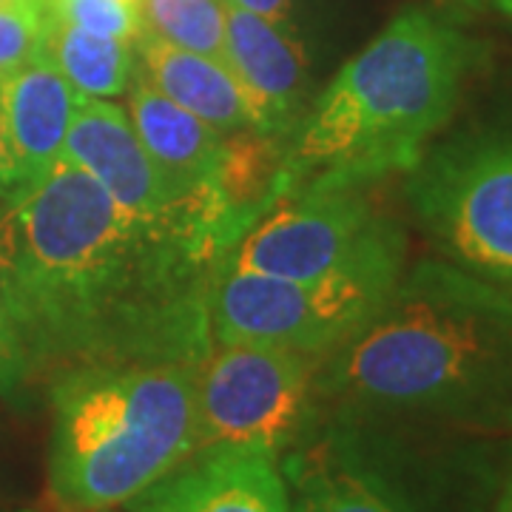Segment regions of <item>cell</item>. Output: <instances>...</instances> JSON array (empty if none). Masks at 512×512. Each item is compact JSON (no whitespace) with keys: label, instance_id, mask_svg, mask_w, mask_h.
<instances>
[{"label":"cell","instance_id":"5","mask_svg":"<svg viewBox=\"0 0 512 512\" xmlns=\"http://www.w3.org/2000/svg\"><path fill=\"white\" fill-rule=\"evenodd\" d=\"M495 439L316 407L279 456L291 512H498Z\"/></svg>","mask_w":512,"mask_h":512},{"label":"cell","instance_id":"19","mask_svg":"<svg viewBox=\"0 0 512 512\" xmlns=\"http://www.w3.org/2000/svg\"><path fill=\"white\" fill-rule=\"evenodd\" d=\"M46 26V0H12L0 6V77L32 60Z\"/></svg>","mask_w":512,"mask_h":512},{"label":"cell","instance_id":"7","mask_svg":"<svg viewBox=\"0 0 512 512\" xmlns=\"http://www.w3.org/2000/svg\"><path fill=\"white\" fill-rule=\"evenodd\" d=\"M407 200L447 262L512 288V131L427 148L407 171Z\"/></svg>","mask_w":512,"mask_h":512},{"label":"cell","instance_id":"14","mask_svg":"<svg viewBox=\"0 0 512 512\" xmlns=\"http://www.w3.org/2000/svg\"><path fill=\"white\" fill-rule=\"evenodd\" d=\"M126 94L128 120L137 131L140 143L154 157V163L188 191L222 202L220 171L225 163V151H228V134L208 126L205 120L185 111L183 106L171 103L165 94L146 83L137 69Z\"/></svg>","mask_w":512,"mask_h":512},{"label":"cell","instance_id":"27","mask_svg":"<svg viewBox=\"0 0 512 512\" xmlns=\"http://www.w3.org/2000/svg\"><path fill=\"white\" fill-rule=\"evenodd\" d=\"M114 512H120V510H114Z\"/></svg>","mask_w":512,"mask_h":512},{"label":"cell","instance_id":"8","mask_svg":"<svg viewBox=\"0 0 512 512\" xmlns=\"http://www.w3.org/2000/svg\"><path fill=\"white\" fill-rule=\"evenodd\" d=\"M387 256H407L402 225L379 211L365 188H328L265 202L220 265L279 279H316Z\"/></svg>","mask_w":512,"mask_h":512},{"label":"cell","instance_id":"26","mask_svg":"<svg viewBox=\"0 0 512 512\" xmlns=\"http://www.w3.org/2000/svg\"><path fill=\"white\" fill-rule=\"evenodd\" d=\"M6 3H12V0H0V6H6Z\"/></svg>","mask_w":512,"mask_h":512},{"label":"cell","instance_id":"9","mask_svg":"<svg viewBox=\"0 0 512 512\" xmlns=\"http://www.w3.org/2000/svg\"><path fill=\"white\" fill-rule=\"evenodd\" d=\"M325 356L248 342H214L197 382V450L259 447L282 456L316 416Z\"/></svg>","mask_w":512,"mask_h":512},{"label":"cell","instance_id":"18","mask_svg":"<svg viewBox=\"0 0 512 512\" xmlns=\"http://www.w3.org/2000/svg\"><path fill=\"white\" fill-rule=\"evenodd\" d=\"M46 12L92 35L134 43L140 18L134 0H46Z\"/></svg>","mask_w":512,"mask_h":512},{"label":"cell","instance_id":"24","mask_svg":"<svg viewBox=\"0 0 512 512\" xmlns=\"http://www.w3.org/2000/svg\"><path fill=\"white\" fill-rule=\"evenodd\" d=\"M461 3H467V6H478L481 0H461Z\"/></svg>","mask_w":512,"mask_h":512},{"label":"cell","instance_id":"3","mask_svg":"<svg viewBox=\"0 0 512 512\" xmlns=\"http://www.w3.org/2000/svg\"><path fill=\"white\" fill-rule=\"evenodd\" d=\"M476 43L427 9H404L336 72L282 151L271 200L367 188L407 174L456 114Z\"/></svg>","mask_w":512,"mask_h":512},{"label":"cell","instance_id":"15","mask_svg":"<svg viewBox=\"0 0 512 512\" xmlns=\"http://www.w3.org/2000/svg\"><path fill=\"white\" fill-rule=\"evenodd\" d=\"M134 46L140 60L137 74L171 103L197 114L222 134L254 131L245 94L225 60L185 52L148 35H137Z\"/></svg>","mask_w":512,"mask_h":512},{"label":"cell","instance_id":"10","mask_svg":"<svg viewBox=\"0 0 512 512\" xmlns=\"http://www.w3.org/2000/svg\"><path fill=\"white\" fill-rule=\"evenodd\" d=\"M63 160L103 185L128 214L202 239L222 256L239 237V225L220 200L188 191L171 180L140 143L128 114L109 100L80 97Z\"/></svg>","mask_w":512,"mask_h":512},{"label":"cell","instance_id":"22","mask_svg":"<svg viewBox=\"0 0 512 512\" xmlns=\"http://www.w3.org/2000/svg\"><path fill=\"white\" fill-rule=\"evenodd\" d=\"M498 512H512V453L507 456V467H504V478H501Z\"/></svg>","mask_w":512,"mask_h":512},{"label":"cell","instance_id":"2","mask_svg":"<svg viewBox=\"0 0 512 512\" xmlns=\"http://www.w3.org/2000/svg\"><path fill=\"white\" fill-rule=\"evenodd\" d=\"M316 402L510 439L512 293L447 259H424L325 356Z\"/></svg>","mask_w":512,"mask_h":512},{"label":"cell","instance_id":"4","mask_svg":"<svg viewBox=\"0 0 512 512\" xmlns=\"http://www.w3.org/2000/svg\"><path fill=\"white\" fill-rule=\"evenodd\" d=\"M200 365L106 362L49 376L52 507L123 510L194 456Z\"/></svg>","mask_w":512,"mask_h":512},{"label":"cell","instance_id":"25","mask_svg":"<svg viewBox=\"0 0 512 512\" xmlns=\"http://www.w3.org/2000/svg\"><path fill=\"white\" fill-rule=\"evenodd\" d=\"M0 512H35V510H0Z\"/></svg>","mask_w":512,"mask_h":512},{"label":"cell","instance_id":"21","mask_svg":"<svg viewBox=\"0 0 512 512\" xmlns=\"http://www.w3.org/2000/svg\"><path fill=\"white\" fill-rule=\"evenodd\" d=\"M225 3L259 18L274 20V23H288V15H291V0H225Z\"/></svg>","mask_w":512,"mask_h":512},{"label":"cell","instance_id":"11","mask_svg":"<svg viewBox=\"0 0 512 512\" xmlns=\"http://www.w3.org/2000/svg\"><path fill=\"white\" fill-rule=\"evenodd\" d=\"M80 94L46 57L0 77V208L26 197L63 160Z\"/></svg>","mask_w":512,"mask_h":512},{"label":"cell","instance_id":"13","mask_svg":"<svg viewBox=\"0 0 512 512\" xmlns=\"http://www.w3.org/2000/svg\"><path fill=\"white\" fill-rule=\"evenodd\" d=\"M123 512H291L279 458L259 447L197 450Z\"/></svg>","mask_w":512,"mask_h":512},{"label":"cell","instance_id":"16","mask_svg":"<svg viewBox=\"0 0 512 512\" xmlns=\"http://www.w3.org/2000/svg\"><path fill=\"white\" fill-rule=\"evenodd\" d=\"M37 55L46 57L80 97L109 100L128 92L134 77L131 43L92 35L46 12Z\"/></svg>","mask_w":512,"mask_h":512},{"label":"cell","instance_id":"23","mask_svg":"<svg viewBox=\"0 0 512 512\" xmlns=\"http://www.w3.org/2000/svg\"><path fill=\"white\" fill-rule=\"evenodd\" d=\"M495 6H498V9L512 20V0H495Z\"/></svg>","mask_w":512,"mask_h":512},{"label":"cell","instance_id":"1","mask_svg":"<svg viewBox=\"0 0 512 512\" xmlns=\"http://www.w3.org/2000/svg\"><path fill=\"white\" fill-rule=\"evenodd\" d=\"M222 251L128 214L60 160L0 208V291L37 379L106 362H202Z\"/></svg>","mask_w":512,"mask_h":512},{"label":"cell","instance_id":"6","mask_svg":"<svg viewBox=\"0 0 512 512\" xmlns=\"http://www.w3.org/2000/svg\"><path fill=\"white\" fill-rule=\"evenodd\" d=\"M402 274L404 256L316 279H279L217 265L208 285L211 339L328 356L376 316Z\"/></svg>","mask_w":512,"mask_h":512},{"label":"cell","instance_id":"12","mask_svg":"<svg viewBox=\"0 0 512 512\" xmlns=\"http://www.w3.org/2000/svg\"><path fill=\"white\" fill-rule=\"evenodd\" d=\"M225 66L237 77L262 137H291L302 120L308 57L288 23L259 18L225 3Z\"/></svg>","mask_w":512,"mask_h":512},{"label":"cell","instance_id":"20","mask_svg":"<svg viewBox=\"0 0 512 512\" xmlns=\"http://www.w3.org/2000/svg\"><path fill=\"white\" fill-rule=\"evenodd\" d=\"M35 382V365L29 359V350L20 339L12 313L6 308L3 291H0V399L15 407H26Z\"/></svg>","mask_w":512,"mask_h":512},{"label":"cell","instance_id":"17","mask_svg":"<svg viewBox=\"0 0 512 512\" xmlns=\"http://www.w3.org/2000/svg\"><path fill=\"white\" fill-rule=\"evenodd\" d=\"M134 6L140 18V35L222 60L225 0H134Z\"/></svg>","mask_w":512,"mask_h":512}]
</instances>
